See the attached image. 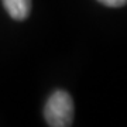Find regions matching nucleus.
I'll use <instances>...</instances> for the list:
<instances>
[{
	"mask_svg": "<svg viewBox=\"0 0 127 127\" xmlns=\"http://www.w3.org/2000/svg\"><path fill=\"white\" fill-rule=\"evenodd\" d=\"M44 117L51 127H68L73 120V102L68 92L55 91L47 100Z\"/></svg>",
	"mask_w": 127,
	"mask_h": 127,
	"instance_id": "1",
	"label": "nucleus"
},
{
	"mask_svg": "<svg viewBox=\"0 0 127 127\" xmlns=\"http://www.w3.org/2000/svg\"><path fill=\"white\" fill-rule=\"evenodd\" d=\"M6 11L14 20H24L31 10V0H3Z\"/></svg>",
	"mask_w": 127,
	"mask_h": 127,
	"instance_id": "2",
	"label": "nucleus"
},
{
	"mask_svg": "<svg viewBox=\"0 0 127 127\" xmlns=\"http://www.w3.org/2000/svg\"><path fill=\"white\" fill-rule=\"evenodd\" d=\"M97 1L107 7H122L127 3V0H97Z\"/></svg>",
	"mask_w": 127,
	"mask_h": 127,
	"instance_id": "3",
	"label": "nucleus"
}]
</instances>
